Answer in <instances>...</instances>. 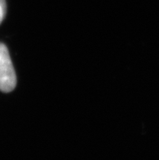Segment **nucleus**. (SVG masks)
<instances>
[{
  "instance_id": "f257e3e1",
  "label": "nucleus",
  "mask_w": 159,
  "mask_h": 160,
  "mask_svg": "<svg viewBox=\"0 0 159 160\" xmlns=\"http://www.w3.org/2000/svg\"><path fill=\"white\" fill-rule=\"evenodd\" d=\"M16 76L7 47L0 42V90L9 93L16 88Z\"/></svg>"
},
{
  "instance_id": "f03ea898",
  "label": "nucleus",
  "mask_w": 159,
  "mask_h": 160,
  "mask_svg": "<svg viewBox=\"0 0 159 160\" xmlns=\"http://www.w3.org/2000/svg\"><path fill=\"white\" fill-rule=\"evenodd\" d=\"M6 11L7 8H3L2 6L0 5V24L2 22L4 17H5V15H6Z\"/></svg>"
},
{
  "instance_id": "7ed1b4c3",
  "label": "nucleus",
  "mask_w": 159,
  "mask_h": 160,
  "mask_svg": "<svg viewBox=\"0 0 159 160\" xmlns=\"http://www.w3.org/2000/svg\"><path fill=\"white\" fill-rule=\"evenodd\" d=\"M0 5L3 7V8H7V4H6V1H5V0H0Z\"/></svg>"
}]
</instances>
